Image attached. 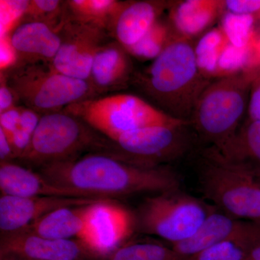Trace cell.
<instances>
[{
    "label": "cell",
    "mask_w": 260,
    "mask_h": 260,
    "mask_svg": "<svg viewBox=\"0 0 260 260\" xmlns=\"http://www.w3.org/2000/svg\"><path fill=\"white\" fill-rule=\"evenodd\" d=\"M18 56L12 44L11 36L0 37V70L5 73L18 64Z\"/></svg>",
    "instance_id": "4dcf8cb0"
},
{
    "label": "cell",
    "mask_w": 260,
    "mask_h": 260,
    "mask_svg": "<svg viewBox=\"0 0 260 260\" xmlns=\"http://www.w3.org/2000/svg\"><path fill=\"white\" fill-rule=\"evenodd\" d=\"M0 190L2 195L22 198H89L80 191L53 184L40 173L32 172L11 161L0 162Z\"/></svg>",
    "instance_id": "e0dca14e"
},
{
    "label": "cell",
    "mask_w": 260,
    "mask_h": 260,
    "mask_svg": "<svg viewBox=\"0 0 260 260\" xmlns=\"http://www.w3.org/2000/svg\"><path fill=\"white\" fill-rule=\"evenodd\" d=\"M104 198L22 197L1 195L0 230L2 236L23 232L44 215L67 207L94 204Z\"/></svg>",
    "instance_id": "7c38bea8"
},
{
    "label": "cell",
    "mask_w": 260,
    "mask_h": 260,
    "mask_svg": "<svg viewBox=\"0 0 260 260\" xmlns=\"http://www.w3.org/2000/svg\"><path fill=\"white\" fill-rule=\"evenodd\" d=\"M48 181L80 191L89 198L112 199L140 193L177 190V173L167 167H143L109 152H93L83 157L40 168Z\"/></svg>",
    "instance_id": "6da1fadb"
},
{
    "label": "cell",
    "mask_w": 260,
    "mask_h": 260,
    "mask_svg": "<svg viewBox=\"0 0 260 260\" xmlns=\"http://www.w3.org/2000/svg\"><path fill=\"white\" fill-rule=\"evenodd\" d=\"M135 75L131 55L112 39L95 54L88 83L97 97L101 96L126 88L133 83Z\"/></svg>",
    "instance_id": "2e32d148"
},
{
    "label": "cell",
    "mask_w": 260,
    "mask_h": 260,
    "mask_svg": "<svg viewBox=\"0 0 260 260\" xmlns=\"http://www.w3.org/2000/svg\"><path fill=\"white\" fill-rule=\"evenodd\" d=\"M112 140L64 111L42 116L28 148L19 158L42 168L78 157L85 150L113 152Z\"/></svg>",
    "instance_id": "277c9868"
},
{
    "label": "cell",
    "mask_w": 260,
    "mask_h": 260,
    "mask_svg": "<svg viewBox=\"0 0 260 260\" xmlns=\"http://www.w3.org/2000/svg\"><path fill=\"white\" fill-rule=\"evenodd\" d=\"M221 28L229 42L238 48L249 47L256 40L254 35V15L224 13Z\"/></svg>",
    "instance_id": "83f0119b"
},
{
    "label": "cell",
    "mask_w": 260,
    "mask_h": 260,
    "mask_svg": "<svg viewBox=\"0 0 260 260\" xmlns=\"http://www.w3.org/2000/svg\"><path fill=\"white\" fill-rule=\"evenodd\" d=\"M213 208L179 189L157 193L145 198L134 214L136 229L172 245L192 237Z\"/></svg>",
    "instance_id": "52a82bcc"
},
{
    "label": "cell",
    "mask_w": 260,
    "mask_h": 260,
    "mask_svg": "<svg viewBox=\"0 0 260 260\" xmlns=\"http://www.w3.org/2000/svg\"><path fill=\"white\" fill-rule=\"evenodd\" d=\"M246 260H260V242L251 249Z\"/></svg>",
    "instance_id": "d590c367"
},
{
    "label": "cell",
    "mask_w": 260,
    "mask_h": 260,
    "mask_svg": "<svg viewBox=\"0 0 260 260\" xmlns=\"http://www.w3.org/2000/svg\"><path fill=\"white\" fill-rule=\"evenodd\" d=\"M170 1H126L110 36L125 49L139 42L169 8Z\"/></svg>",
    "instance_id": "ffe728a7"
},
{
    "label": "cell",
    "mask_w": 260,
    "mask_h": 260,
    "mask_svg": "<svg viewBox=\"0 0 260 260\" xmlns=\"http://www.w3.org/2000/svg\"><path fill=\"white\" fill-rule=\"evenodd\" d=\"M189 123L178 126H155L128 132L114 142L113 154L143 167H159L183 156L191 144Z\"/></svg>",
    "instance_id": "9c48e42d"
},
{
    "label": "cell",
    "mask_w": 260,
    "mask_h": 260,
    "mask_svg": "<svg viewBox=\"0 0 260 260\" xmlns=\"http://www.w3.org/2000/svg\"><path fill=\"white\" fill-rule=\"evenodd\" d=\"M172 247L149 242H126L107 260H185Z\"/></svg>",
    "instance_id": "d4e9b609"
},
{
    "label": "cell",
    "mask_w": 260,
    "mask_h": 260,
    "mask_svg": "<svg viewBox=\"0 0 260 260\" xmlns=\"http://www.w3.org/2000/svg\"><path fill=\"white\" fill-rule=\"evenodd\" d=\"M1 73L18 102L42 115L97 97L88 82L62 74L51 64H18Z\"/></svg>",
    "instance_id": "8992f818"
},
{
    "label": "cell",
    "mask_w": 260,
    "mask_h": 260,
    "mask_svg": "<svg viewBox=\"0 0 260 260\" xmlns=\"http://www.w3.org/2000/svg\"><path fill=\"white\" fill-rule=\"evenodd\" d=\"M248 119L260 121V64L251 67Z\"/></svg>",
    "instance_id": "f546056e"
},
{
    "label": "cell",
    "mask_w": 260,
    "mask_h": 260,
    "mask_svg": "<svg viewBox=\"0 0 260 260\" xmlns=\"http://www.w3.org/2000/svg\"><path fill=\"white\" fill-rule=\"evenodd\" d=\"M234 240L260 242V224L234 218L214 207L192 237L172 247L186 258L219 243Z\"/></svg>",
    "instance_id": "5bb4252c"
},
{
    "label": "cell",
    "mask_w": 260,
    "mask_h": 260,
    "mask_svg": "<svg viewBox=\"0 0 260 260\" xmlns=\"http://www.w3.org/2000/svg\"><path fill=\"white\" fill-rule=\"evenodd\" d=\"M191 39L179 37L146 69L135 73L133 83L159 110L189 122L196 103L211 80L202 74Z\"/></svg>",
    "instance_id": "7a4b0ae2"
},
{
    "label": "cell",
    "mask_w": 260,
    "mask_h": 260,
    "mask_svg": "<svg viewBox=\"0 0 260 260\" xmlns=\"http://www.w3.org/2000/svg\"><path fill=\"white\" fill-rule=\"evenodd\" d=\"M89 260H107V258L106 257H97L94 258V259H89Z\"/></svg>",
    "instance_id": "74e56055"
},
{
    "label": "cell",
    "mask_w": 260,
    "mask_h": 260,
    "mask_svg": "<svg viewBox=\"0 0 260 260\" xmlns=\"http://www.w3.org/2000/svg\"><path fill=\"white\" fill-rule=\"evenodd\" d=\"M135 229L134 214L112 199L105 200L95 205L85 244L107 258L128 241Z\"/></svg>",
    "instance_id": "4fadbf2b"
},
{
    "label": "cell",
    "mask_w": 260,
    "mask_h": 260,
    "mask_svg": "<svg viewBox=\"0 0 260 260\" xmlns=\"http://www.w3.org/2000/svg\"><path fill=\"white\" fill-rule=\"evenodd\" d=\"M126 1L68 0V14L76 21L105 30L110 36L116 19ZM111 37V36H110Z\"/></svg>",
    "instance_id": "7402d4cb"
},
{
    "label": "cell",
    "mask_w": 260,
    "mask_h": 260,
    "mask_svg": "<svg viewBox=\"0 0 260 260\" xmlns=\"http://www.w3.org/2000/svg\"><path fill=\"white\" fill-rule=\"evenodd\" d=\"M224 13L254 15L260 13V0H227L223 1Z\"/></svg>",
    "instance_id": "1f68e13d"
},
{
    "label": "cell",
    "mask_w": 260,
    "mask_h": 260,
    "mask_svg": "<svg viewBox=\"0 0 260 260\" xmlns=\"http://www.w3.org/2000/svg\"><path fill=\"white\" fill-rule=\"evenodd\" d=\"M203 156L260 178V121L246 119L229 139L209 147Z\"/></svg>",
    "instance_id": "9a60e30c"
},
{
    "label": "cell",
    "mask_w": 260,
    "mask_h": 260,
    "mask_svg": "<svg viewBox=\"0 0 260 260\" xmlns=\"http://www.w3.org/2000/svg\"><path fill=\"white\" fill-rule=\"evenodd\" d=\"M256 179V181H258V182H259V184H260V178H259V179Z\"/></svg>",
    "instance_id": "f35d334b"
},
{
    "label": "cell",
    "mask_w": 260,
    "mask_h": 260,
    "mask_svg": "<svg viewBox=\"0 0 260 260\" xmlns=\"http://www.w3.org/2000/svg\"><path fill=\"white\" fill-rule=\"evenodd\" d=\"M169 22L181 37L191 39L204 31L223 14V1L186 0L169 3Z\"/></svg>",
    "instance_id": "44dd1931"
},
{
    "label": "cell",
    "mask_w": 260,
    "mask_h": 260,
    "mask_svg": "<svg viewBox=\"0 0 260 260\" xmlns=\"http://www.w3.org/2000/svg\"><path fill=\"white\" fill-rule=\"evenodd\" d=\"M18 99L7 83L5 75L0 73V113L17 107Z\"/></svg>",
    "instance_id": "836d02e7"
},
{
    "label": "cell",
    "mask_w": 260,
    "mask_h": 260,
    "mask_svg": "<svg viewBox=\"0 0 260 260\" xmlns=\"http://www.w3.org/2000/svg\"><path fill=\"white\" fill-rule=\"evenodd\" d=\"M251 68L211 80L200 95L189 124L197 135L218 146L242 124L248 112Z\"/></svg>",
    "instance_id": "3957f363"
},
{
    "label": "cell",
    "mask_w": 260,
    "mask_h": 260,
    "mask_svg": "<svg viewBox=\"0 0 260 260\" xmlns=\"http://www.w3.org/2000/svg\"><path fill=\"white\" fill-rule=\"evenodd\" d=\"M11 41L18 54L17 65L51 64L61 45L59 32L39 22L20 24L11 34Z\"/></svg>",
    "instance_id": "ac0fdd59"
},
{
    "label": "cell",
    "mask_w": 260,
    "mask_h": 260,
    "mask_svg": "<svg viewBox=\"0 0 260 260\" xmlns=\"http://www.w3.org/2000/svg\"><path fill=\"white\" fill-rule=\"evenodd\" d=\"M22 108L17 106L13 109L0 113V129L8 137L11 136L18 127L21 116Z\"/></svg>",
    "instance_id": "d6a6232c"
},
{
    "label": "cell",
    "mask_w": 260,
    "mask_h": 260,
    "mask_svg": "<svg viewBox=\"0 0 260 260\" xmlns=\"http://www.w3.org/2000/svg\"><path fill=\"white\" fill-rule=\"evenodd\" d=\"M59 32L61 45L51 65L62 74L88 82L95 54L112 38L105 30L76 21L68 12Z\"/></svg>",
    "instance_id": "30bf717a"
},
{
    "label": "cell",
    "mask_w": 260,
    "mask_h": 260,
    "mask_svg": "<svg viewBox=\"0 0 260 260\" xmlns=\"http://www.w3.org/2000/svg\"><path fill=\"white\" fill-rule=\"evenodd\" d=\"M181 37L173 28L169 19L160 18L139 42L126 50L140 60H154L173 42Z\"/></svg>",
    "instance_id": "603a6c76"
},
{
    "label": "cell",
    "mask_w": 260,
    "mask_h": 260,
    "mask_svg": "<svg viewBox=\"0 0 260 260\" xmlns=\"http://www.w3.org/2000/svg\"><path fill=\"white\" fill-rule=\"evenodd\" d=\"M103 257L76 239H47L20 232L3 235L0 258L30 260H89Z\"/></svg>",
    "instance_id": "8fae6325"
},
{
    "label": "cell",
    "mask_w": 260,
    "mask_h": 260,
    "mask_svg": "<svg viewBox=\"0 0 260 260\" xmlns=\"http://www.w3.org/2000/svg\"><path fill=\"white\" fill-rule=\"evenodd\" d=\"M97 203L54 210L23 232L47 239H76L85 244L88 239L90 220Z\"/></svg>",
    "instance_id": "d6986e66"
},
{
    "label": "cell",
    "mask_w": 260,
    "mask_h": 260,
    "mask_svg": "<svg viewBox=\"0 0 260 260\" xmlns=\"http://www.w3.org/2000/svg\"><path fill=\"white\" fill-rule=\"evenodd\" d=\"M62 111L81 119L113 143L121 135L142 128L189 123L167 115L145 99L127 93L92 98Z\"/></svg>",
    "instance_id": "5b68a950"
},
{
    "label": "cell",
    "mask_w": 260,
    "mask_h": 260,
    "mask_svg": "<svg viewBox=\"0 0 260 260\" xmlns=\"http://www.w3.org/2000/svg\"><path fill=\"white\" fill-rule=\"evenodd\" d=\"M200 189L220 211L260 224V184L245 173L203 156Z\"/></svg>",
    "instance_id": "ba28073f"
},
{
    "label": "cell",
    "mask_w": 260,
    "mask_h": 260,
    "mask_svg": "<svg viewBox=\"0 0 260 260\" xmlns=\"http://www.w3.org/2000/svg\"><path fill=\"white\" fill-rule=\"evenodd\" d=\"M257 241L234 240L219 243L186 257L185 260H246Z\"/></svg>",
    "instance_id": "4316f807"
},
{
    "label": "cell",
    "mask_w": 260,
    "mask_h": 260,
    "mask_svg": "<svg viewBox=\"0 0 260 260\" xmlns=\"http://www.w3.org/2000/svg\"><path fill=\"white\" fill-rule=\"evenodd\" d=\"M229 44L225 32L220 26L207 32L194 47L199 69L208 79H216L219 61Z\"/></svg>",
    "instance_id": "cb8c5ba5"
},
{
    "label": "cell",
    "mask_w": 260,
    "mask_h": 260,
    "mask_svg": "<svg viewBox=\"0 0 260 260\" xmlns=\"http://www.w3.org/2000/svg\"><path fill=\"white\" fill-rule=\"evenodd\" d=\"M29 0L0 1V37L11 36L23 22Z\"/></svg>",
    "instance_id": "f1b7e54d"
},
{
    "label": "cell",
    "mask_w": 260,
    "mask_h": 260,
    "mask_svg": "<svg viewBox=\"0 0 260 260\" xmlns=\"http://www.w3.org/2000/svg\"><path fill=\"white\" fill-rule=\"evenodd\" d=\"M15 158L10 138L0 129V159L1 161H11Z\"/></svg>",
    "instance_id": "e575fe53"
},
{
    "label": "cell",
    "mask_w": 260,
    "mask_h": 260,
    "mask_svg": "<svg viewBox=\"0 0 260 260\" xmlns=\"http://www.w3.org/2000/svg\"><path fill=\"white\" fill-rule=\"evenodd\" d=\"M68 16L66 1L29 0L23 22H39L59 31Z\"/></svg>",
    "instance_id": "484cf974"
},
{
    "label": "cell",
    "mask_w": 260,
    "mask_h": 260,
    "mask_svg": "<svg viewBox=\"0 0 260 260\" xmlns=\"http://www.w3.org/2000/svg\"><path fill=\"white\" fill-rule=\"evenodd\" d=\"M0 260H30V259H17V258H4V259H0Z\"/></svg>",
    "instance_id": "8d00e7d4"
}]
</instances>
